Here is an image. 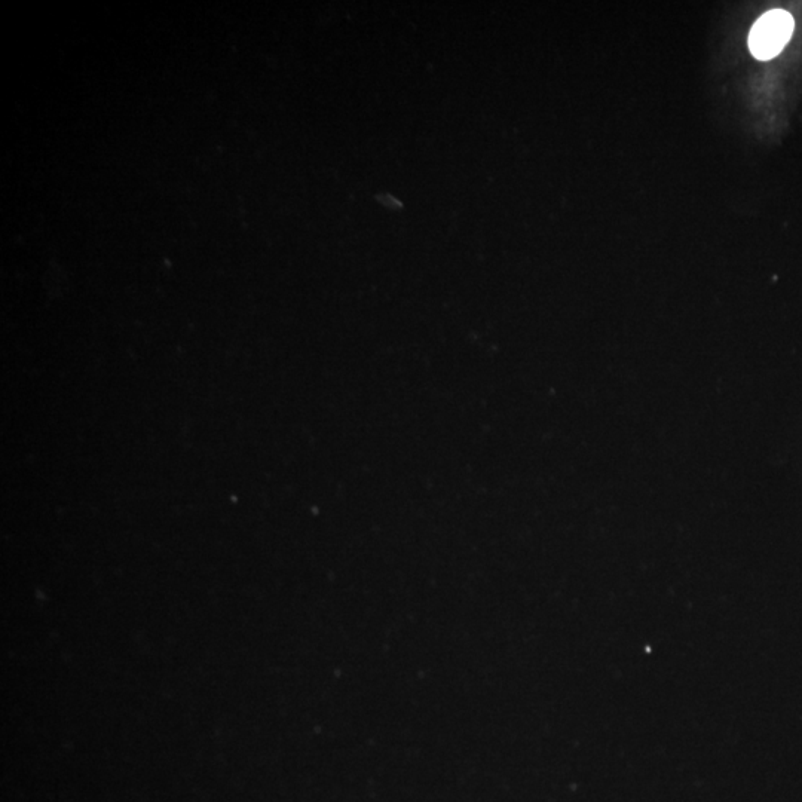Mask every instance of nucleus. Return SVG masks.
<instances>
[{"instance_id": "obj_1", "label": "nucleus", "mask_w": 802, "mask_h": 802, "mask_svg": "<svg viewBox=\"0 0 802 802\" xmlns=\"http://www.w3.org/2000/svg\"><path fill=\"white\" fill-rule=\"evenodd\" d=\"M795 23L792 15L783 9H774L762 15L749 35V48L758 60H771L786 47Z\"/></svg>"}]
</instances>
